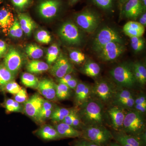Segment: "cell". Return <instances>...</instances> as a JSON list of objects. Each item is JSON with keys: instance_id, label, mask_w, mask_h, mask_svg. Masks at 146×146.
I'll return each instance as SVG.
<instances>
[{"instance_id": "cell-30", "label": "cell", "mask_w": 146, "mask_h": 146, "mask_svg": "<svg viewBox=\"0 0 146 146\" xmlns=\"http://www.w3.org/2000/svg\"><path fill=\"white\" fill-rule=\"evenodd\" d=\"M55 89L56 98L58 99H67L70 96V89L65 84H55Z\"/></svg>"}, {"instance_id": "cell-2", "label": "cell", "mask_w": 146, "mask_h": 146, "mask_svg": "<svg viewBox=\"0 0 146 146\" xmlns=\"http://www.w3.org/2000/svg\"><path fill=\"white\" fill-rule=\"evenodd\" d=\"M110 74L115 82L122 87H132L136 82L132 67L128 64L118 65L110 71Z\"/></svg>"}, {"instance_id": "cell-7", "label": "cell", "mask_w": 146, "mask_h": 146, "mask_svg": "<svg viewBox=\"0 0 146 146\" xmlns=\"http://www.w3.org/2000/svg\"><path fill=\"white\" fill-rule=\"evenodd\" d=\"M99 16L93 11L86 10L78 13L75 21L80 28L88 33L95 31L99 24Z\"/></svg>"}, {"instance_id": "cell-23", "label": "cell", "mask_w": 146, "mask_h": 146, "mask_svg": "<svg viewBox=\"0 0 146 146\" xmlns=\"http://www.w3.org/2000/svg\"><path fill=\"white\" fill-rule=\"evenodd\" d=\"M54 109L53 104L52 103L44 100L36 121L43 122L49 119Z\"/></svg>"}, {"instance_id": "cell-38", "label": "cell", "mask_w": 146, "mask_h": 146, "mask_svg": "<svg viewBox=\"0 0 146 146\" xmlns=\"http://www.w3.org/2000/svg\"><path fill=\"white\" fill-rule=\"evenodd\" d=\"M21 89L22 87L17 82L13 80L6 84L4 90L12 95H15Z\"/></svg>"}, {"instance_id": "cell-22", "label": "cell", "mask_w": 146, "mask_h": 146, "mask_svg": "<svg viewBox=\"0 0 146 146\" xmlns=\"http://www.w3.org/2000/svg\"><path fill=\"white\" fill-rule=\"evenodd\" d=\"M26 69L29 73L31 74H41L50 69L47 63L40 60H33L30 61L27 65Z\"/></svg>"}, {"instance_id": "cell-28", "label": "cell", "mask_w": 146, "mask_h": 146, "mask_svg": "<svg viewBox=\"0 0 146 146\" xmlns=\"http://www.w3.org/2000/svg\"><path fill=\"white\" fill-rule=\"evenodd\" d=\"M72 110L63 108H56L54 109L50 118L54 122L63 121L64 119L71 112Z\"/></svg>"}, {"instance_id": "cell-42", "label": "cell", "mask_w": 146, "mask_h": 146, "mask_svg": "<svg viewBox=\"0 0 146 146\" xmlns=\"http://www.w3.org/2000/svg\"><path fill=\"white\" fill-rule=\"evenodd\" d=\"M15 100L19 103H25L28 99V96L26 90L24 88H22L19 92L15 95Z\"/></svg>"}, {"instance_id": "cell-51", "label": "cell", "mask_w": 146, "mask_h": 146, "mask_svg": "<svg viewBox=\"0 0 146 146\" xmlns=\"http://www.w3.org/2000/svg\"><path fill=\"white\" fill-rule=\"evenodd\" d=\"M141 17L139 20V23L141 25H143L144 27L146 25V13L145 12H143L142 13V15H141Z\"/></svg>"}, {"instance_id": "cell-35", "label": "cell", "mask_w": 146, "mask_h": 146, "mask_svg": "<svg viewBox=\"0 0 146 146\" xmlns=\"http://www.w3.org/2000/svg\"><path fill=\"white\" fill-rule=\"evenodd\" d=\"M36 41L42 44H48L51 41V36L46 31L42 30L37 31L35 35Z\"/></svg>"}, {"instance_id": "cell-16", "label": "cell", "mask_w": 146, "mask_h": 146, "mask_svg": "<svg viewBox=\"0 0 146 146\" xmlns=\"http://www.w3.org/2000/svg\"><path fill=\"white\" fill-rule=\"evenodd\" d=\"M108 113L112 120L113 128L117 131L122 129L126 114L123 108L115 106L109 110Z\"/></svg>"}, {"instance_id": "cell-41", "label": "cell", "mask_w": 146, "mask_h": 146, "mask_svg": "<svg viewBox=\"0 0 146 146\" xmlns=\"http://www.w3.org/2000/svg\"><path fill=\"white\" fill-rule=\"evenodd\" d=\"M94 3L104 10H110L113 6V0H92Z\"/></svg>"}, {"instance_id": "cell-13", "label": "cell", "mask_w": 146, "mask_h": 146, "mask_svg": "<svg viewBox=\"0 0 146 146\" xmlns=\"http://www.w3.org/2000/svg\"><path fill=\"white\" fill-rule=\"evenodd\" d=\"M44 100L38 94L33 95L25 103L24 111L29 117L36 119Z\"/></svg>"}, {"instance_id": "cell-31", "label": "cell", "mask_w": 146, "mask_h": 146, "mask_svg": "<svg viewBox=\"0 0 146 146\" xmlns=\"http://www.w3.org/2000/svg\"><path fill=\"white\" fill-rule=\"evenodd\" d=\"M59 48L56 44H53L49 47L46 55L47 63L49 65L54 63L59 56Z\"/></svg>"}, {"instance_id": "cell-4", "label": "cell", "mask_w": 146, "mask_h": 146, "mask_svg": "<svg viewBox=\"0 0 146 146\" xmlns=\"http://www.w3.org/2000/svg\"><path fill=\"white\" fill-rule=\"evenodd\" d=\"M145 121L143 115L138 111H131L125 114L123 129L130 135H138L144 131Z\"/></svg>"}, {"instance_id": "cell-17", "label": "cell", "mask_w": 146, "mask_h": 146, "mask_svg": "<svg viewBox=\"0 0 146 146\" xmlns=\"http://www.w3.org/2000/svg\"><path fill=\"white\" fill-rule=\"evenodd\" d=\"M35 134L40 139L46 141H55L61 138L55 127L48 125L40 128L35 132Z\"/></svg>"}, {"instance_id": "cell-15", "label": "cell", "mask_w": 146, "mask_h": 146, "mask_svg": "<svg viewBox=\"0 0 146 146\" xmlns=\"http://www.w3.org/2000/svg\"><path fill=\"white\" fill-rule=\"evenodd\" d=\"M37 90L45 98L49 100H55L56 98L55 83L49 79L39 81Z\"/></svg>"}, {"instance_id": "cell-44", "label": "cell", "mask_w": 146, "mask_h": 146, "mask_svg": "<svg viewBox=\"0 0 146 146\" xmlns=\"http://www.w3.org/2000/svg\"><path fill=\"white\" fill-rule=\"evenodd\" d=\"M87 85L86 84L81 82L78 83L75 89V100L76 104L78 102L79 100L81 97L82 92Z\"/></svg>"}, {"instance_id": "cell-54", "label": "cell", "mask_w": 146, "mask_h": 146, "mask_svg": "<svg viewBox=\"0 0 146 146\" xmlns=\"http://www.w3.org/2000/svg\"><path fill=\"white\" fill-rule=\"evenodd\" d=\"M78 1V0H70V3L72 4H74L76 3Z\"/></svg>"}, {"instance_id": "cell-14", "label": "cell", "mask_w": 146, "mask_h": 146, "mask_svg": "<svg viewBox=\"0 0 146 146\" xmlns=\"http://www.w3.org/2000/svg\"><path fill=\"white\" fill-rule=\"evenodd\" d=\"M122 9L126 17L133 20H136L145 12L141 0H128Z\"/></svg>"}, {"instance_id": "cell-1", "label": "cell", "mask_w": 146, "mask_h": 146, "mask_svg": "<svg viewBox=\"0 0 146 146\" xmlns=\"http://www.w3.org/2000/svg\"><path fill=\"white\" fill-rule=\"evenodd\" d=\"M81 116L89 125H101L103 121L102 106L98 102L87 101L82 105Z\"/></svg>"}, {"instance_id": "cell-43", "label": "cell", "mask_w": 146, "mask_h": 146, "mask_svg": "<svg viewBox=\"0 0 146 146\" xmlns=\"http://www.w3.org/2000/svg\"><path fill=\"white\" fill-rule=\"evenodd\" d=\"M133 97L131 92L126 89L121 90L115 94V100L125 99Z\"/></svg>"}, {"instance_id": "cell-21", "label": "cell", "mask_w": 146, "mask_h": 146, "mask_svg": "<svg viewBox=\"0 0 146 146\" xmlns=\"http://www.w3.org/2000/svg\"><path fill=\"white\" fill-rule=\"evenodd\" d=\"M18 20L23 31L27 35H31L36 28V24L35 22L27 13H18Z\"/></svg>"}, {"instance_id": "cell-40", "label": "cell", "mask_w": 146, "mask_h": 146, "mask_svg": "<svg viewBox=\"0 0 146 146\" xmlns=\"http://www.w3.org/2000/svg\"><path fill=\"white\" fill-rule=\"evenodd\" d=\"M13 5L18 10L23 11L29 7L31 0H11Z\"/></svg>"}, {"instance_id": "cell-12", "label": "cell", "mask_w": 146, "mask_h": 146, "mask_svg": "<svg viewBox=\"0 0 146 146\" xmlns=\"http://www.w3.org/2000/svg\"><path fill=\"white\" fill-rule=\"evenodd\" d=\"M94 96L103 102H108L114 96V90L110 84L106 81L98 82L91 90Z\"/></svg>"}, {"instance_id": "cell-52", "label": "cell", "mask_w": 146, "mask_h": 146, "mask_svg": "<svg viewBox=\"0 0 146 146\" xmlns=\"http://www.w3.org/2000/svg\"><path fill=\"white\" fill-rule=\"evenodd\" d=\"M128 1V0H119L120 5V6H121V8L122 9L123 6Z\"/></svg>"}, {"instance_id": "cell-50", "label": "cell", "mask_w": 146, "mask_h": 146, "mask_svg": "<svg viewBox=\"0 0 146 146\" xmlns=\"http://www.w3.org/2000/svg\"><path fill=\"white\" fill-rule=\"evenodd\" d=\"M73 78H73V76L71 74H68L63 76V77L58 79V81L59 83H64L65 82L68 81V80H70Z\"/></svg>"}, {"instance_id": "cell-48", "label": "cell", "mask_w": 146, "mask_h": 146, "mask_svg": "<svg viewBox=\"0 0 146 146\" xmlns=\"http://www.w3.org/2000/svg\"><path fill=\"white\" fill-rule=\"evenodd\" d=\"M135 104H146V98L145 96H141L135 100Z\"/></svg>"}, {"instance_id": "cell-56", "label": "cell", "mask_w": 146, "mask_h": 146, "mask_svg": "<svg viewBox=\"0 0 146 146\" xmlns=\"http://www.w3.org/2000/svg\"><path fill=\"white\" fill-rule=\"evenodd\" d=\"M3 0H0V4L3 2Z\"/></svg>"}, {"instance_id": "cell-10", "label": "cell", "mask_w": 146, "mask_h": 146, "mask_svg": "<svg viewBox=\"0 0 146 146\" xmlns=\"http://www.w3.org/2000/svg\"><path fill=\"white\" fill-rule=\"evenodd\" d=\"M60 6V0H42L38 4L37 11L42 18L52 19L57 15Z\"/></svg>"}, {"instance_id": "cell-25", "label": "cell", "mask_w": 146, "mask_h": 146, "mask_svg": "<svg viewBox=\"0 0 146 146\" xmlns=\"http://www.w3.org/2000/svg\"><path fill=\"white\" fill-rule=\"evenodd\" d=\"M15 77L4 64H0V89L4 90L6 84L13 81Z\"/></svg>"}, {"instance_id": "cell-55", "label": "cell", "mask_w": 146, "mask_h": 146, "mask_svg": "<svg viewBox=\"0 0 146 146\" xmlns=\"http://www.w3.org/2000/svg\"><path fill=\"white\" fill-rule=\"evenodd\" d=\"M108 146H122L121 145H118V144H112L111 145H110Z\"/></svg>"}, {"instance_id": "cell-6", "label": "cell", "mask_w": 146, "mask_h": 146, "mask_svg": "<svg viewBox=\"0 0 146 146\" xmlns=\"http://www.w3.org/2000/svg\"><path fill=\"white\" fill-rule=\"evenodd\" d=\"M111 42L123 43V39L117 32L110 28L102 29L97 34L93 42V49L97 52Z\"/></svg>"}, {"instance_id": "cell-34", "label": "cell", "mask_w": 146, "mask_h": 146, "mask_svg": "<svg viewBox=\"0 0 146 146\" xmlns=\"http://www.w3.org/2000/svg\"><path fill=\"white\" fill-rule=\"evenodd\" d=\"M23 31L20 26L18 19L16 18L13 25L9 29V33L12 37L21 38L23 36Z\"/></svg>"}, {"instance_id": "cell-5", "label": "cell", "mask_w": 146, "mask_h": 146, "mask_svg": "<svg viewBox=\"0 0 146 146\" xmlns=\"http://www.w3.org/2000/svg\"><path fill=\"white\" fill-rule=\"evenodd\" d=\"M58 34L61 39L68 44L80 45L82 41V37L78 28L74 23L65 22L59 28Z\"/></svg>"}, {"instance_id": "cell-18", "label": "cell", "mask_w": 146, "mask_h": 146, "mask_svg": "<svg viewBox=\"0 0 146 146\" xmlns=\"http://www.w3.org/2000/svg\"><path fill=\"white\" fill-rule=\"evenodd\" d=\"M14 21V16L10 9L5 7L0 9V28L5 34L9 33V29Z\"/></svg>"}, {"instance_id": "cell-11", "label": "cell", "mask_w": 146, "mask_h": 146, "mask_svg": "<svg viewBox=\"0 0 146 146\" xmlns=\"http://www.w3.org/2000/svg\"><path fill=\"white\" fill-rule=\"evenodd\" d=\"M73 71L72 65L65 56L61 54L52 66L50 72L53 76L59 79L71 74Z\"/></svg>"}, {"instance_id": "cell-24", "label": "cell", "mask_w": 146, "mask_h": 146, "mask_svg": "<svg viewBox=\"0 0 146 146\" xmlns=\"http://www.w3.org/2000/svg\"><path fill=\"white\" fill-rule=\"evenodd\" d=\"M115 139L118 142L122 141L131 146H143L140 138L130 134L120 133L116 135Z\"/></svg>"}, {"instance_id": "cell-47", "label": "cell", "mask_w": 146, "mask_h": 146, "mask_svg": "<svg viewBox=\"0 0 146 146\" xmlns=\"http://www.w3.org/2000/svg\"><path fill=\"white\" fill-rule=\"evenodd\" d=\"M78 83V82L76 79L73 78L68 81L65 82L63 84H66L70 89L75 90Z\"/></svg>"}, {"instance_id": "cell-37", "label": "cell", "mask_w": 146, "mask_h": 146, "mask_svg": "<svg viewBox=\"0 0 146 146\" xmlns=\"http://www.w3.org/2000/svg\"><path fill=\"white\" fill-rule=\"evenodd\" d=\"M115 104L117 106L122 108H131L135 104V100L133 98L125 99L115 100Z\"/></svg>"}, {"instance_id": "cell-33", "label": "cell", "mask_w": 146, "mask_h": 146, "mask_svg": "<svg viewBox=\"0 0 146 146\" xmlns=\"http://www.w3.org/2000/svg\"><path fill=\"white\" fill-rule=\"evenodd\" d=\"M130 41L131 46L135 52H139L143 49L145 42L142 36L131 37Z\"/></svg>"}, {"instance_id": "cell-49", "label": "cell", "mask_w": 146, "mask_h": 146, "mask_svg": "<svg viewBox=\"0 0 146 146\" xmlns=\"http://www.w3.org/2000/svg\"><path fill=\"white\" fill-rule=\"evenodd\" d=\"M134 106L136 110L140 113H144L146 112V104H135Z\"/></svg>"}, {"instance_id": "cell-46", "label": "cell", "mask_w": 146, "mask_h": 146, "mask_svg": "<svg viewBox=\"0 0 146 146\" xmlns=\"http://www.w3.org/2000/svg\"><path fill=\"white\" fill-rule=\"evenodd\" d=\"M8 48L6 43L4 41L0 40V58L5 57L8 52Z\"/></svg>"}, {"instance_id": "cell-20", "label": "cell", "mask_w": 146, "mask_h": 146, "mask_svg": "<svg viewBox=\"0 0 146 146\" xmlns=\"http://www.w3.org/2000/svg\"><path fill=\"white\" fill-rule=\"evenodd\" d=\"M54 127L61 138L81 137L82 131L65 123H60L55 126Z\"/></svg>"}, {"instance_id": "cell-32", "label": "cell", "mask_w": 146, "mask_h": 146, "mask_svg": "<svg viewBox=\"0 0 146 146\" xmlns=\"http://www.w3.org/2000/svg\"><path fill=\"white\" fill-rule=\"evenodd\" d=\"M5 107L7 113L21 112L23 110V107L20 103L11 99H8L6 101Z\"/></svg>"}, {"instance_id": "cell-8", "label": "cell", "mask_w": 146, "mask_h": 146, "mask_svg": "<svg viewBox=\"0 0 146 146\" xmlns=\"http://www.w3.org/2000/svg\"><path fill=\"white\" fill-rule=\"evenodd\" d=\"M125 50L123 43L111 42L107 44L97 52L100 59L104 61H111L117 59Z\"/></svg>"}, {"instance_id": "cell-19", "label": "cell", "mask_w": 146, "mask_h": 146, "mask_svg": "<svg viewBox=\"0 0 146 146\" xmlns=\"http://www.w3.org/2000/svg\"><path fill=\"white\" fill-rule=\"evenodd\" d=\"M123 31L126 35L129 37H141L145 31V27L139 22L129 21L123 27Z\"/></svg>"}, {"instance_id": "cell-45", "label": "cell", "mask_w": 146, "mask_h": 146, "mask_svg": "<svg viewBox=\"0 0 146 146\" xmlns=\"http://www.w3.org/2000/svg\"><path fill=\"white\" fill-rule=\"evenodd\" d=\"M72 146H101L100 145L91 142V141L82 139L74 142Z\"/></svg>"}, {"instance_id": "cell-36", "label": "cell", "mask_w": 146, "mask_h": 146, "mask_svg": "<svg viewBox=\"0 0 146 146\" xmlns=\"http://www.w3.org/2000/svg\"><path fill=\"white\" fill-rule=\"evenodd\" d=\"M70 58L74 63L76 64H81L85 60V56L83 53L77 50H72L70 52Z\"/></svg>"}, {"instance_id": "cell-26", "label": "cell", "mask_w": 146, "mask_h": 146, "mask_svg": "<svg viewBox=\"0 0 146 146\" xmlns=\"http://www.w3.org/2000/svg\"><path fill=\"white\" fill-rule=\"evenodd\" d=\"M82 72L91 77H96L99 74L100 68L98 63L89 61L85 63L82 69Z\"/></svg>"}, {"instance_id": "cell-53", "label": "cell", "mask_w": 146, "mask_h": 146, "mask_svg": "<svg viewBox=\"0 0 146 146\" xmlns=\"http://www.w3.org/2000/svg\"><path fill=\"white\" fill-rule=\"evenodd\" d=\"M141 3H142V5L143 7L144 10H146V0H141Z\"/></svg>"}, {"instance_id": "cell-29", "label": "cell", "mask_w": 146, "mask_h": 146, "mask_svg": "<svg viewBox=\"0 0 146 146\" xmlns=\"http://www.w3.org/2000/svg\"><path fill=\"white\" fill-rule=\"evenodd\" d=\"M25 52L29 57L33 59H39L44 55V51L42 48L35 44H30L27 46Z\"/></svg>"}, {"instance_id": "cell-9", "label": "cell", "mask_w": 146, "mask_h": 146, "mask_svg": "<svg viewBox=\"0 0 146 146\" xmlns=\"http://www.w3.org/2000/svg\"><path fill=\"white\" fill-rule=\"evenodd\" d=\"M23 59L20 52L14 48L8 50L5 56L4 65L14 76L22 68Z\"/></svg>"}, {"instance_id": "cell-3", "label": "cell", "mask_w": 146, "mask_h": 146, "mask_svg": "<svg viewBox=\"0 0 146 146\" xmlns=\"http://www.w3.org/2000/svg\"><path fill=\"white\" fill-rule=\"evenodd\" d=\"M81 137L102 146L109 142L113 136L110 131L101 125H89L82 131Z\"/></svg>"}, {"instance_id": "cell-39", "label": "cell", "mask_w": 146, "mask_h": 146, "mask_svg": "<svg viewBox=\"0 0 146 146\" xmlns=\"http://www.w3.org/2000/svg\"><path fill=\"white\" fill-rule=\"evenodd\" d=\"M132 67L137 70L140 74L141 79V84H145L146 82V69L145 65L140 63H136L133 64Z\"/></svg>"}, {"instance_id": "cell-27", "label": "cell", "mask_w": 146, "mask_h": 146, "mask_svg": "<svg viewBox=\"0 0 146 146\" xmlns=\"http://www.w3.org/2000/svg\"><path fill=\"white\" fill-rule=\"evenodd\" d=\"M21 81L26 87L36 89L39 82L37 78L30 73H23L21 76Z\"/></svg>"}]
</instances>
